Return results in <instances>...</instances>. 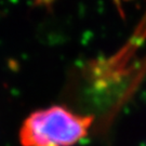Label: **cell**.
Returning <instances> with one entry per match:
<instances>
[{
    "label": "cell",
    "instance_id": "1",
    "mask_svg": "<svg viewBox=\"0 0 146 146\" xmlns=\"http://www.w3.org/2000/svg\"><path fill=\"white\" fill-rule=\"evenodd\" d=\"M92 117L75 114L60 105L31 113L20 130L22 146H74L84 139Z\"/></svg>",
    "mask_w": 146,
    "mask_h": 146
}]
</instances>
